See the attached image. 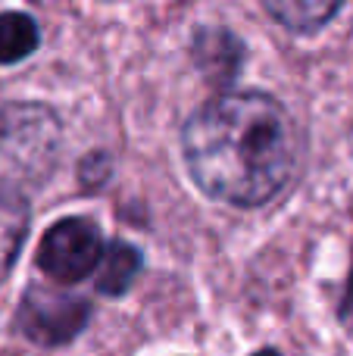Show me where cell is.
Segmentation results:
<instances>
[{"mask_svg":"<svg viewBox=\"0 0 353 356\" xmlns=\"http://www.w3.org/2000/svg\"><path fill=\"white\" fill-rule=\"evenodd\" d=\"M191 60L216 85H229L244 63V44L222 25H200L191 41Z\"/></svg>","mask_w":353,"mask_h":356,"instance_id":"5b68a950","label":"cell"},{"mask_svg":"<svg viewBox=\"0 0 353 356\" xmlns=\"http://www.w3.org/2000/svg\"><path fill=\"white\" fill-rule=\"evenodd\" d=\"M91 319V303L85 297L63 294V291L31 284L25 291L16 313V325L28 341L41 347H60L69 344Z\"/></svg>","mask_w":353,"mask_h":356,"instance_id":"277c9868","label":"cell"},{"mask_svg":"<svg viewBox=\"0 0 353 356\" xmlns=\"http://www.w3.org/2000/svg\"><path fill=\"white\" fill-rule=\"evenodd\" d=\"M341 10H344V3H338V0H329V3L325 0H269L266 3L269 16L279 19L288 31H300V35L319 31Z\"/></svg>","mask_w":353,"mask_h":356,"instance_id":"ba28073f","label":"cell"},{"mask_svg":"<svg viewBox=\"0 0 353 356\" xmlns=\"http://www.w3.org/2000/svg\"><path fill=\"white\" fill-rule=\"evenodd\" d=\"M254 356H281L275 347H266V350H260V353H254Z\"/></svg>","mask_w":353,"mask_h":356,"instance_id":"8fae6325","label":"cell"},{"mask_svg":"<svg viewBox=\"0 0 353 356\" xmlns=\"http://www.w3.org/2000/svg\"><path fill=\"white\" fill-rule=\"evenodd\" d=\"M104 259V234L88 216H66L41 238L38 269L56 282H81Z\"/></svg>","mask_w":353,"mask_h":356,"instance_id":"3957f363","label":"cell"},{"mask_svg":"<svg viewBox=\"0 0 353 356\" xmlns=\"http://www.w3.org/2000/svg\"><path fill=\"white\" fill-rule=\"evenodd\" d=\"M41 31L25 13H0V66L19 63L38 50Z\"/></svg>","mask_w":353,"mask_h":356,"instance_id":"9c48e42d","label":"cell"},{"mask_svg":"<svg viewBox=\"0 0 353 356\" xmlns=\"http://www.w3.org/2000/svg\"><path fill=\"white\" fill-rule=\"evenodd\" d=\"M181 150L204 194L235 207H260L291 184L300 135L272 94L229 91L188 119Z\"/></svg>","mask_w":353,"mask_h":356,"instance_id":"6da1fadb","label":"cell"},{"mask_svg":"<svg viewBox=\"0 0 353 356\" xmlns=\"http://www.w3.org/2000/svg\"><path fill=\"white\" fill-rule=\"evenodd\" d=\"M60 147V125L47 106L13 104L0 113V188L44 181Z\"/></svg>","mask_w":353,"mask_h":356,"instance_id":"7a4b0ae2","label":"cell"},{"mask_svg":"<svg viewBox=\"0 0 353 356\" xmlns=\"http://www.w3.org/2000/svg\"><path fill=\"white\" fill-rule=\"evenodd\" d=\"M25 234H28V203L16 191L0 188V284L16 266Z\"/></svg>","mask_w":353,"mask_h":356,"instance_id":"8992f818","label":"cell"},{"mask_svg":"<svg viewBox=\"0 0 353 356\" xmlns=\"http://www.w3.org/2000/svg\"><path fill=\"white\" fill-rule=\"evenodd\" d=\"M144 257L129 241H110L104 250V259L97 266V291L106 297H119L131 288L135 275L141 272Z\"/></svg>","mask_w":353,"mask_h":356,"instance_id":"52a82bcc","label":"cell"},{"mask_svg":"<svg viewBox=\"0 0 353 356\" xmlns=\"http://www.w3.org/2000/svg\"><path fill=\"white\" fill-rule=\"evenodd\" d=\"M341 319L353 325V266H350V282H347V291H344V300H341Z\"/></svg>","mask_w":353,"mask_h":356,"instance_id":"30bf717a","label":"cell"}]
</instances>
